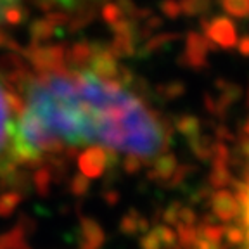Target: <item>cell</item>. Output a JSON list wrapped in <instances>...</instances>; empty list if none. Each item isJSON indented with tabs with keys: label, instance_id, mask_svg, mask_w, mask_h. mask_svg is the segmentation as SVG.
Returning a JSON list of instances; mask_svg holds the SVG:
<instances>
[{
	"label": "cell",
	"instance_id": "1",
	"mask_svg": "<svg viewBox=\"0 0 249 249\" xmlns=\"http://www.w3.org/2000/svg\"><path fill=\"white\" fill-rule=\"evenodd\" d=\"M16 85L23 164L82 152L85 170L99 175L121 154L147 163L171 139L145 106L144 87L106 52L45 61Z\"/></svg>",
	"mask_w": 249,
	"mask_h": 249
},
{
	"label": "cell",
	"instance_id": "2",
	"mask_svg": "<svg viewBox=\"0 0 249 249\" xmlns=\"http://www.w3.org/2000/svg\"><path fill=\"white\" fill-rule=\"evenodd\" d=\"M21 164L18 85L0 68V173Z\"/></svg>",
	"mask_w": 249,
	"mask_h": 249
},
{
	"label": "cell",
	"instance_id": "3",
	"mask_svg": "<svg viewBox=\"0 0 249 249\" xmlns=\"http://www.w3.org/2000/svg\"><path fill=\"white\" fill-rule=\"evenodd\" d=\"M216 45L211 42L208 36L196 33V31H189L185 40V52L180 57V64L194 70H201L206 68L208 64V52L214 51Z\"/></svg>",
	"mask_w": 249,
	"mask_h": 249
},
{
	"label": "cell",
	"instance_id": "4",
	"mask_svg": "<svg viewBox=\"0 0 249 249\" xmlns=\"http://www.w3.org/2000/svg\"><path fill=\"white\" fill-rule=\"evenodd\" d=\"M201 23L206 36L216 47H222L225 51H230V49L237 45V30H235V24L229 18H214L211 23L202 19Z\"/></svg>",
	"mask_w": 249,
	"mask_h": 249
},
{
	"label": "cell",
	"instance_id": "5",
	"mask_svg": "<svg viewBox=\"0 0 249 249\" xmlns=\"http://www.w3.org/2000/svg\"><path fill=\"white\" fill-rule=\"evenodd\" d=\"M33 4L40 5L43 9L55 12V14L66 16H80V14H92L99 4L104 0H30Z\"/></svg>",
	"mask_w": 249,
	"mask_h": 249
},
{
	"label": "cell",
	"instance_id": "6",
	"mask_svg": "<svg viewBox=\"0 0 249 249\" xmlns=\"http://www.w3.org/2000/svg\"><path fill=\"white\" fill-rule=\"evenodd\" d=\"M211 208H213L214 216L220 222H232L233 218L239 216L241 213V206L235 196L227 189H220L213 194L211 197Z\"/></svg>",
	"mask_w": 249,
	"mask_h": 249
},
{
	"label": "cell",
	"instance_id": "7",
	"mask_svg": "<svg viewBox=\"0 0 249 249\" xmlns=\"http://www.w3.org/2000/svg\"><path fill=\"white\" fill-rule=\"evenodd\" d=\"M177 158L171 152H164V154L158 156L154 160V171L149 173V177L154 180H170L173 175V171L177 170Z\"/></svg>",
	"mask_w": 249,
	"mask_h": 249
},
{
	"label": "cell",
	"instance_id": "8",
	"mask_svg": "<svg viewBox=\"0 0 249 249\" xmlns=\"http://www.w3.org/2000/svg\"><path fill=\"white\" fill-rule=\"evenodd\" d=\"M216 89L220 90V95L216 97V102L227 113L230 106H232L233 102L239 101V97H241V93H242V89L239 85H235V83L225 82V80H216Z\"/></svg>",
	"mask_w": 249,
	"mask_h": 249
},
{
	"label": "cell",
	"instance_id": "9",
	"mask_svg": "<svg viewBox=\"0 0 249 249\" xmlns=\"http://www.w3.org/2000/svg\"><path fill=\"white\" fill-rule=\"evenodd\" d=\"M189 142V147L194 152V156L201 161H210L211 160V145H213V140L210 137H202V135H194L187 139Z\"/></svg>",
	"mask_w": 249,
	"mask_h": 249
},
{
	"label": "cell",
	"instance_id": "10",
	"mask_svg": "<svg viewBox=\"0 0 249 249\" xmlns=\"http://www.w3.org/2000/svg\"><path fill=\"white\" fill-rule=\"evenodd\" d=\"M210 187L214 189H223V187L232 183V173H230L229 166L223 164H213V170L210 173Z\"/></svg>",
	"mask_w": 249,
	"mask_h": 249
},
{
	"label": "cell",
	"instance_id": "11",
	"mask_svg": "<svg viewBox=\"0 0 249 249\" xmlns=\"http://www.w3.org/2000/svg\"><path fill=\"white\" fill-rule=\"evenodd\" d=\"M177 130H178L185 139H189V137H194L201 132V121L196 116L185 114V116L177 120Z\"/></svg>",
	"mask_w": 249,
	"mask_h": 249
},
{
	"label": "cell",
	"instance_id": "12",
	"mask_svg": "<svg viewBox=\"0 0 249 249\" xmlns=\"http://www.w3.org/2000/svg\"><path fill=\"white\" fill-rule=\"evenodd\" d=\"M196 232H197V237L206 239L210 242H222L225 229L222 225H214V223H201L196 229Z\"/></svg>",
	"mask_w": 249,
	"mask_h": 249
},
{
	"label": "cell",
	"instance_id": "13",
	"mask_svg": "<svg viewBox=\"0 0 249 249\" xmlns=\"http://www.w3.org/2000/svg\"><path fill=\"white\" fill-rule=\"evenodd\" d=\"M222 5L227 14L244 19L249 16V0H222Z\"/></svg>",
	"mask_w": 249,
	"mask_h": 249
},
{
	"label": "cell",
	"instance_id": "14",
	"mask_svg": "<svg viewBox=\"0 0 249 249\" xmlns=\"http://www.w3.org/2000/svg\"><path fill=\"white\" fill-rule=\"evenodd\" d=\"M180 9L185 16H199L208 12L210 9V0H180Z\"/></svg>",
	"mask_w": 249,
	"mask_h": 249
},
{
	"label": "cell",
	"instance_id": "15",
	"mask_svg": "<svg viewBox=\"0 0 249 249\" xmlns=\"http://www.w3.org/2000/svg\"><path fill=\"white\" fill-rule=\"evenodd\" d=\"M178 225V248L180 249H189L194 241L197 239V232H196V225H182V223H177Z\"/></svg>",
	"mask_w": 249,
	"mask_h": 249
},
{
	"label": "cell",
	"instance_id": "16",
	"mask_svg": "<svg viewBox=\"0 0 249 249\" xmlns=\"http://www.w3.org/2000/svg\"><path fill=\"white\" fill-rule=\"evenodd\" d=\"M158 90H160L161 95H163L164 99H175V97L183 95L185 85H183L182 82H173V83H168L166 87H160Z\"/></svg>",
	"mask_w": 249,
	"mask_h": 249
},
{
	"label": "cell",
	"instance_id": "17",
	"mask_svg": "<svg viewBox=\"0 0 249 249\" xmlns=\"http://www.w3.org/2000/svg\"><path fill=\"white\" fill-rule=\"evenodd\" d=\"M192 171H194V168L191 166V164H183V166H177V170L173 171V175L170 177L171 182H170V187H177L180 185V183H183V180H187V177L191 175Z\"/></svg>",
	"mask_w": 249,
	"mask_h": 249
},
{
	"label": "cell",
	"instance_id": "18",
	"mask_svg": "<svg viewBox=\"0 0 249 249\" xmlns=\"http://www.w3.org/2000/svg\"><path fill=\"white\" fill-rule=\"evenodd\" d=\"M156 235H158L160 242L170 246V248H175L177 235H175V232H173L171 229H168V227H158V229H156Z\"/></svg>",
	"mask_w": 249,
	"mask_h": 249
},
{
	"label": "cell",
	"instance_id": "19",
	"mask_svg": "<svg viewBox=\"0 0 249 249\" xmlns=\"http://www.w3.org/2000/svg\"><path fill=\"white\" fill-rule=\"evenodd\" d=\"M223 237H227L229 244L235 246V244H242V242H244L246 233H244V230L239 229V227H229V229H225Z\"/></svg>",
	"mask_w": 249,
	"mask_h": 249
},
{
	"label": "cell",
	"instance_id": "20",
	"mask_svg": "<svg viewBox=\"0 0 249 249\" xmlns=\"http://www.w3.org/2000/svg\"><path fill=\"white\" fill-rule=\"evenodd\" d=\"M161 9H163L164 16L170 18V19H177L182 14V9H180V4L177 0H164L163 4H161Z\"/></svg>",
	"mask_w": 249,
	"mask_h": 249
},
{
	"label": "cell",
	"instance_id": "21",
	"mask_svg": "<svg viewBox=\"0 0 249 249\" xmlns=\"http://www.w3.org/2000/svg\"><path fill=\"white\" fill-rule=\"evenodd\" d=\"M180 208H182V204H180V202H171L170 206L166 208V211H164V222H168V223H177V222H178Z\"/></svg>",
	"mask_w": 249,
	"mask_h": 249
},
{
	"label": "cell",
	"instance_id": "22",
	"mask_svg": "<svg viewBox=\"0 0 249 249\" xmlns=\"http://www.w3.org/2000/svg\"><path fill=\"white\" fill-rule=\"evenodd\" d=\"M177 223H182V225H196V213L191 210V208H180V213H178V222Z\"/></svg>",
	"mask_w": 249,
	"mask_h": 249
},
{
	"label": "cell",
	"instance_id": "23",
	"mask_svg": "<svg viewBox=\"0 0 249 249\" xmlns=\"http://www.w3.org/2000/svg\"><path fill=\"white\" fill-rule=\"evenodd\" d=\"M248 183V199H246L244 204H241V211H242V225L248 229V242H249V182ZM249 249V244H248Z\"/></svg>",
	"mask_w": 249,
	"mask_h": 249
},
{
	"label": "cell",
	"instance_id": "24",
	"mask_svg": "<svg viewBox=\"0 0 249 249\" xmlns=\"http://www.w3.org/2000/svg\"><path fill=\"white\" fill-rule=\"evenodd\" d=\"M237 149H239L237 152H241L246 160L249 161V137L246 135V133L237 139Z\"/></svg>",
	"mask_w": 249,
	"mask_h": 249
},
{
	"label": "cell",
	"instance_id": "25",
	"mask_svg": "<svg viewBox=\"0 0 249 249\" xmlns=\"http://www.w3.org/2000/svg\"><path fill=\"white\" fill-rule=\"evenodd\" d=\"M144 248L145 249H161V242L156 233H151L149 237L144 239Z\"/></svg>",
	"mask_w": 249,
	"mask_h": 249
},
{
	"label": "cell",
	"instance_id": "26",
	"mask_svg": "<svg viewBox=\"0 0 249 249\" xmlns=\"http://www.w3.org/2000/svg\"><path fill=\"white\" fill-rule=\"evenodd\" d=\"M237 47H239V52H241L244 57H249V36H242L241 40H237Z\"/></svg>",
	"mask_w": 249,
	"mask_h": 249
},
{
	"label": "cell",
	"instance_id": "27",
	"mask_svg": "<svg viewBox=\"0 0 249 249\" xmlns=\"http://www.w3.org/2000/svg\"><path fill=\"white\" fill-rule=\"evenodd\" d=\"M216 137H218V140H235V137H233L232 133L229 132V128L223 126V124L216 128Z\"/></svg>",
	"mask_w": 249,
	"mask_h": 249
},
{
	"label": "cell",
	"instance_id": "28",
	"mask_svg": "<svg viewBox=\"0 0 249 249\" xmlns=\"http://www.w3.org/2000/svg\"><path fill=\"white\" fill-rule=\"evenodd\" d=\"M244 133H246V135L249 137V120L246 121V124H244Z\"/></svg>",
	"mask_w": 249,
	"mask_h": 249
},
{
	"label": "cell",
	"instance_id": "29",
	"mask_svg": "<svg viewBox=\"0 0 249 249\" xmlns=\"http://www.w3.org/2000/svg\"><path fill=\"white\" fill-rule=\"evenodd\" d=\"M248 104H249V101H248Z\"/></svg>",
	"mask_w": 249,
	"mask_h": 249
}]
</instances>
